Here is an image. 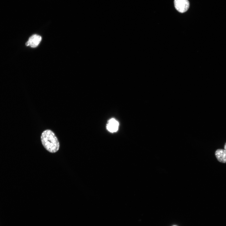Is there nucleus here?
Masks as SVG:
<instances>
[{
    "label": "nucleus",
    "mask_w": 226,
    "mask_h": 226,
    "mask_svg": "<svg viewBox=\"0 0 226 226\" xmlns=\"http://www.w3.org/2000/svg\"><path fill=\"white\" fill-rule=\"evenodd\" d=\"M41 141L44 148L49 152L55 153L59 150V142L52 131L47 129L44 131L41 135Z\"/></svg>",
    "instance_id": "1"
},
{
    "label": "nucleus",
    "mask_w": 226,
    "mask_h": 226,
    "mask_svg": "<svg viewBox=\"0 0 226 226\" xmlns=\"http://www.w3.org/2000/svg\"><path fill=\"white\" fill-rule=\"evenodd\" d=\"M174 4L175 9L181 13L186 11L190 5L188 0H174Z\"/></svg>",
    "instance_id": "2"
},
{
    "label": "nucleus",
    "mask_w": 226,
    "mask_h": 226,
    "mask_svg": "<svg viewBox=\"0 0 226 226\" xmlns=\"http://www.w3.org/2000/svg\"><path fill=\"white\" fill-rule=\"evenodd\" d=\"M41 40V37L40 36L34 35L30 37L25 45L26 46H30L32 47H35L38 45Z\"/></svg>",
    "instance_id": "3"
},
{
    "label": "nucleus",
    "mask_w": 226,
    "mask_h": 226,
    "mask_svg": "<svg viewBox=\"0 0 226 226\" xmlns=\"http://www.w3.org/2000/svg\"><path fill=\"white\" fill-rule=\"evenodd\" d=\"M119 123L114 118H111L108 121L107 125V128L110 132H113L118 129Z\"/></svg>",
    "instance_id": "4"
},
{
    "label": "nucleus",
    "mask_w": 226,
    "mask_h": 226,
    "mask_svg": "<svg viewBox=\"0 0 226 226\" xmlns=\"http://www.w3.org/2000/svg\"><path fill=\"white\" fill-rule=\"evenodd\" d=\"M215 155L217 160L222 163H226V150L219 149L216 150Z\"/></svg>",
    "instance_id": "5"
},
{
    "label": "nucleus",
    "mask_w": 226,
    "mask_h": 226,
    "mask_svg": "<svg viewBox=\"0 0 226 226\" xmlns=\"http://www.w3.org/2000/svg\"><path fill=\"white\" fill-rule=\"evenodd\" d=\"M224 149L226 150V143H225L224 146Z\"/></svg>",
    "instance_id": "6"
},
{
    "label": "nucleus",
    "mask_w": 226,
    "mask_h": 226,
    "mask_svg": "<svg viewBox=\"0 0 226 226\" xmlns=\"http://www.w3.org/2000/svg\"></svg>",
    "instance_id": "7"
}]
</instances>
